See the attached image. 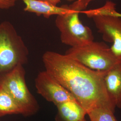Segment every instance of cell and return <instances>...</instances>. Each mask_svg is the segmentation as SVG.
Returning a JSON list of instances; mask_svg holds the SVG:
<instances>
[{
    "instance_id": "16",
    "label": "cell",
    "mask_w": 121,
    "mask_h": 121,
    "mask_svg": "<svg viewBox=\"0 0 121 121\" xmlns=\"http://www.w3.org/2000/svg\"><path fill=\"white\" fill-rule=\"evenodd\" d=\"M67 0L68 1H69V2H72V1H75V0Z\"/></svg>"
},
{
    "instance_id": "7",
    "label": "cell",
    "mask_w": 121,
    "mask_h": 121,
    "mask_svg": "<svg viewBox=\"0 0 121 121\" xmlns=\"http://www.w3.org/2000/svg\"><path fill=\"white\" fill-rule=\"evenodd\" d=\"M35 83L37 92L55 106L67 101L76 100L69 91L46 70L38 74L35 78Z\"/></svg>"
},
{
    "instance_id": "6",
    "label": "cell",
    "mask_w": 121,
    "mask_h": 121,
    "mask_svg": "<svg viewBox=\"0 0 121 121\" xmlns=\"http://www.w3.org/2000/svg\"><path fill=\"white\" fill-rule=\"evenodd\" d=\"M79 13L69 9L66 13L57 15L55 20L56 26L60 32L61 42L70 47L81 46L94 41L92 30L82 24Z\"/></svg>"
},
{
    "instance_id": "11",
    "label": "cell",
    "mask_w": 121,
    "mask_h": 121,
    "mask_svg": "<svg viewBox=\"0 0 121 121\" xmlns=\"http://www.w3.org/2000/svg\"><path fill=\"white\" fill-rule=\"evenodd\" d=\"M13 114L22 115V110L9 92L0 85V117Z\"/></svg>"
},
{
    "instance_id": "3",
    "label": "cell",
    "mask_w": 121,
    "mask_h": 121,
    "mask_svg": "<svg viewBox=\"0 0 121 121\" xmlns=\"http://www.w3.org/2000/svg\"><path fill=\"white\" fill-rule=\"evenodd\" d=\"M94 22L104 41L112 43L110 47L119 61L121 60V13L117 12L115 4L107 1L98 9L82 11Z\"/></svg>"
},
{
    "instance_id": "14",
    "label": "cell",
    "mask_w": 121,
    "mask_h": 121,
    "mask_svg": "<svg viewBox=\"0 0 121 121\" xmlns=\"http://www.w3.org/2000/svg\"><path fill=\"white\" fill-rule=\"evenodd\" d=\"M19 0H0V9H8L13 7Z\"/></svg>"
},
{
    "instance_id": "2",
    "label": "cell",
    "mask_w": 121,
    "mask_h": 121,
    "mask_svg": "<svg viewBox=\"0 0 121 121\" xmlns=\"http://www.w3.org/2000/svg\"><path fill=\"white\" fill-rule=\"evenodd\" d=\"M28 56V48L13 24L0 22V81L18 65L26 64Z\"/></svg>"
},
{
    "instance_id": "12",
    "label": "cell",
    "mask_w": 121,
    "mask_h": 121,
    "mask_svg": "<svg viewBox=\"0 0 121 121\" xmlns=\"http://www.w3.org/2000/svg\"><path fill=\"white\" fill-rule=\"evenodd\" d=\"M113 112L103 108H95L87 113L90 121H117Z\"/></svg>"
},
{
    "instance_id": "8",
    "label": "cell",
    "mask_w": 121,
    "mask_h": 121,
    "mask_svg": "<svg viewBox=\"0 0 121 121\" xmlns=\"http://www.w3.org/2000/svg\"><path fill=\"white\" fill-rule=\"evenodd\" d=\"M104 83L110 101L121 109V60L105 72Z\"/></svg>"
},
{
    "instance_id": "10",
    "label": "cell",
    "mask_w": 121,
    "mask_h": 121,
    "mask_svg": "<svg viewBox=\"0 0 121 121\" xmlns=\"http://www.w3.org/2000/svg\"><path fill=\"white\" fill-rule=\"evenodd\" d=\"M55 121H86L87 112L76 100L57 104Z\"/></svg>"
},
{
    "instance_id": "15",
    "label": "cell",
    "mask_w": 121,
    "mask_h": 121,
    "mask_svg": "<svg viewBox=\"0 0 121 121\" xmlns=\"http://www.w3.org/2000/svg\"><path fill=\"white\" fill-rule=\"evenodd\" d=\"M41 0L48 2L51 4L55 5H56L60 2V0Z\"/></svg>"
},
{
    "instance_id": "1",
    "label": "cell",
    "mask_w": 121,
    "mask_h": 121,
    "mask_svg": "<svg viewBox=\"0 0 121 121\" xmlns=\"http://www.w3.org/2000/svg\"><path fill=\"white\" fill-rule=\"evenodd\" d=\"M45 70L69 91L87 112L97 108L115 112L104 83L106 72L91 69L65 54L53 51L43 53Z\"/></svg>"
},
{
    "instance_id": "9",
    "label": "cell",
    "mask_w": 121,
    "mask_h": 121,
    "mask_svg": "<svg viewBox=\"0 0 121 121\" xmlns=\"http://www.w3.org/2000/svg\"><path fill=\"white\" fill-rule=\"evenodd\" d=\"M25 4L24 10L35 13L38 16L43 15L49 18L52 15H59L69 11L67 5L57 6L41 0H22Z\"/></svg>"
},
{
    "instance_id": "5",
    "label": "cell",
    "mask_w": 121,
    "mask_h": 121,
    "mask_svg": "<svg viewBox=\"0 0 121 121\" xmlns=\"http://www.w3.org/2000/svg\"><path fill=\"white\" fill-rule=\"evenodd\" d=\"M25 74L24 65H19L2 78L0 85L9 92L19 106L22 115L29 117L37 113L39 105L27 87Z\"/></svg>"
},
{
    "instance_id": "13",
    "label": "cell",
    "mask_w": 121,
    "mask_h": 121,
    "mask_svg": "<svg viewBox=\"0 0 121 121\" xmlns=\"http://www.w3.org/2000/svg\"><path fill=\"white\" fill-rule=\"evenodd\" d=\"M93 0H75L71 4L68 5V7L72 10L81 13Z\"/></svg>"
},
{
    "instance_id": "4",
    "label": "cell",
    "mask_w": 121,
    "mask_h": 121,
    "mask_svg": "<svg viewBox=\"0 0 121 121\" xmlns=\"http://www.w3.org/2000/svg\"><path fill=\"white\" fill-rule=\"evenodd\" d=\"M65 55L91 69L106 72L119 61L104 42L93 41L85 45L70 47Z\"/></svg>"
}]
</instances>
